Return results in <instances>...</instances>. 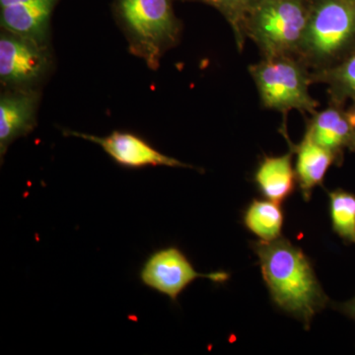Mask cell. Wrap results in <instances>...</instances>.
<instances>
[{
	"label": "cell",
	"instance_id": "obj_4",
	"mask_svg": "<svg viewBox=\"0 0 355 355\" xmlns=\"http://www.w3.org/2000/svg\"><path fill=\"white\" fill-rule=\"evenodd\" d=\"M311 0H261L248 11L245 35L263 58L295 57L304 37Z\"/></svg>",
	"mask_w": 355,
	"mask_h": 355
},
{
	"label": "cell",
	"instance_id": "obj_10",
	"mask_svg": "<svg viewBox=\"0 0 355 355\" xmlns=\"http://www.w3.org/2000/svg\"><path fill=\"white\" fill-rule=\"evenodd\" d=\"M60 0H27L0 8L1 30L51 44V21Z\"/></svg>",
	"mask_w": 355,
	"mask_h": 355
},
{
	"label": "cell",
	"instance_id": "obj_22",
	"mask_svg": "<svg viewBox=\"0 0 355 355\" xmlns=\"http://www.w3.org/2000/svg\"><path fill=\"white\" fill-rule=\"evenodd\" d=\"M350 1H354V2H355V0H350Z\"/></svg>",
	"mask_w": 355,
	"mask_h": 355
},
{
	"label": "cell",
	"instance_id": "obj_6",
	"mask_svg": "<svg viewBox=\"0 0 355 355\" xmlns=\"http://www.w3.org/2000/svg\"><path fill=\"white\" fill-rule=\"evenodd\" d=\"M53 64L51 44L1 30L0 83L2 89H41Z\"/></svg>",
	"mask_w": 355,
	"mask_h": 355
},
{
	"label": "cell",
	"instance_id": "obj_8",
	"mask_svg": "<svg viewBox=\"0 0 355 355\" xmlns=\"http://www.w3.org/2000/svg\"><path fill=\"white\" fill-rule=\"evenodd\" d=\"M65 137H74L98 144L116 164L130 169L165 166L171 168L197 169L193 165L186 164L171 156L160 153L148 141L139 135L130 132L114 130L106 137L64 130Z\"/></svg>",
	"mask_w": 355,
	"mask_h": 355
},
{
	"label": "cell",
	"instance_id": "obj_7",
	"mask_svg": "<svg viewBox=\"0 0 355 355\" xmlns=\"http://www.w3.org/2000/svg\"><path fill=\"white\" fill-rule=\"evenodd\" d=\"M200 277L224 284L230 275L226 272H198L188 257L174 246L151 254L139 272L140 282L144 286L167 296L173 302H177L182 292Z\"/></svg>",
	"mask_w": 355,
	"mask_h": 355
},
{
	"label": "cell",
	"instance_id": "obj_1",
	"mask_svg": "<svg viewBox=\"0 0 355 355\" xmlns=\"http://www.w3.org/2000/svg\"><path fill=\"white\" fill-rule=\"evenodd\" d=\"M272 302L309 329L313 319L328 306V296L317 279L310 259L286 238L251 242Z\"/></svg>",
	"mask_w": 355,
	"mask_h": 355
},
{
	"label": "cell",
	"instance_id": "obj_12",
	"mask_svg": "<svg viewBox=\"0 0 355 355\" xmlns=\"http://www.w3.org/2000/svg\"><path fill=\"white\" fill-rule=\"evenodd\" d=\"M306 132L319 146L336 156L338 164L343 161L345 148L354 151L352 127L345 112L340 108L338 104L331 102L328 108L313 114L312 119L308 121Z\"/></svg>",
	"mask_w": 355,
	"mask_h": 355
},
{
	"label": "cell",
	"instance_id": "obj_19",
	"mask_svg": "<svg viewBox=\"0 0 355 355\" xmlns=\"http://www.w3.org/2000/svg\"><path fill=\"white\" fill-rule=\"evenodd\" d=\"M345 114H347V120H349L350 127H352V135H354V146L355 151V104L349 111L345 112Z\"/></svg>",
	"mask_w": 355,
	"mask_h": 355
},
{
	"label": "cell",
	"instance_id": "obj_16",
	"mask_svg": "<svg viewBox=\"0 0 355 355\" xmlns=\"http://www.w3.org/2000/svg\"><path fill=\"white\" fill-rule=\"evenodd\" d=\"M331 228L343 242L355 245V195L336 189L328 193Z\"/></svg>",
	"mask_w": 355,
	"mask_h": 355
},
{
	"label": "cell",
	"instance_id": "obj_5",
	"mask_svg": "<svg viewBox=\"0 0 355 355\" xmlns=\"http://www.w3.org/2000/svg\"><path fill=\"white\" fill-rule=\"evenodd\" d=\"M263 108L314 114L319 103L310 95V70L297 58H263L249 67Z\"/></svg>",
	"mask_w": 355,
	"mask_h": 355
},
{
	"label": "cell",
	"instance_id": "obj_21",
	"mask_svg": "<svg viewBox=\"0 0 355 355\" xmlns=\"http://www.w3.org/2000/svg\"><path fill=\"white\" fill-rule=\"evenodd\" d=\"M261 1V0H247L248 11H249L250 9L252 8V7L256 6V4H258L259 2Z\"/></svg>",
	"mask_w": 355,
	"mask_h": 355
},
{
	"label": "cell",
	"instance_id": "obj_13",
	"mask_svg": "<svg viewBox=\"0 0 355 355\" xmlns=\"http://www.w3.org/2000/svg\"><path fill=\"white\" fill-rule=\"evenodd\" d=\"M293 151L280 156H265L254 174V182L266 200L282 203L287 200L297 184L295 169L292 165Z\"/></svg>",
	"mask_w": 355,
	"mask_h": 355
},
{
	"label": "cell",
	"instance_id": "obj_11",
	"mask_svg": "<svg viewBox=\"0 0 355 355\" xmlns=\"http://www.w3.org/2000/svg\"><path fill=\"white\" fill-rule=\"evenodd\" d=\"M282 135L288 142L289 148L296 154L297 184L305 202H309L315 188L323 184L331 166L338 164L336 156L315 142L307 132L298 144L289 140L286 125L282 127Z\"/></svg>",
	"mask_w": 355,
	"mask_h": 355
},
{
	"label": "cell",
	"instance_id": "obj_15",
	"mask_svg": "<svg viewBox=\"0 0 355 355\" xmlns=\"http://www.w3.org/2000/svg\"><path fill=\"white\" fill-rule=\"evenodd\" d=\"M312 83L328 86L331 102L340 105L347 98L355 100V50L329 69L310 71Z\"/></svg>",
	"mask_w": 355,
	"mask_h": 355
},
{
	"label": "cell",
	"instance_id": "obj_14",
	"mask_svg": "<svg viewBox=\"0 0 355 355\" xmlns=\"http://www.w3.org/2000/svg\"><path fill=\"white\" fill-rule=\"evenodd\" d=\"M243 224L261 241H273L282 237L284 212L282 203L254 198L243 212Z\"/></svg>",
	"mask_w": 355,
	"mask_h": 355
},
{
	"label": "cell",
	"instance_id": "obj_2",
	"mask_svg": "<svg viewBox=\"0 0 355 355\" xmlns=\"http://www.w3.org/2000/svg\"><path fill=\"white\" fill-rule=\"evenodd\" d=\"M113 13L128 51L149 69L157 70L165 53L181 41L183 25L173 0H114Z\"/></svg>",
	"mask_w": 355,
	"mask_h": 355
},
{
	"label": "cell",
	"instance_id": "obj_9",
	"mask_svg": "<svg viewBox=\"0 0 355 355\" xmlns=\"http://www.w3.org/2000/svg\"><path fill=\"white\" fill-rule=\"evenodd\" d=\"M41 89H2L0 95V158L3 162L9 146L27 137L37 127Z\"/></svg>",
	"mask_w": 355,
	"mask_h": 355
},
{
	"label": "cell",
	"instance_id": "obj_17",
	"mask_svg": "<svg viewBox=\"0 0 355 355\" xmlns=\"http://www.w3.org/2000/svg\"><path fill=\"white\" fill-rule=\"evenodd\" d=\"M184 2H198L216 8L222 14L234 33L238 50L243 51L246 42L245 19L248 12L247 0H180Z\"/></svg>",
	"mask_w": 355,
	"mask_h": 355
},
{
	"label": "cell",
	"instance_id": "obj_18",
	"mask_svg": "<svg viewBox=\"0 0 355 355\" xmlns=\"http://www.w3.org/2000/svg\"><path fill=\"white\" fill-rule=\"evenodd\" d=\"M336 309L355 321V297L347 302L342 303V304L336 305Z\"/></svg>",
	"mask_w": 355,
	"mask_h": 355
},
{
	"label": "cell",
	"instance_id": "obj_3",
	"mask_svg": "<svg viewBox=\"0 0 355 355\" xmlns=\"http://www.w3.org/2000/svg\"><path fill=\"white\" fill-rule=\"evenodd\" d=\"M355 50V2L311 0L309 18L296 58L310 71L329 69Z\"/></svg>",
	"mask_w": 355,
	"mask_h": 355
},
{
	"label": "cell",
	"instance_id": "obj_20",
	"mask_svg": "<svg viewBox=\"0 0 355 355\" xmlns=\"http://www.w3.org/2000/svg\"><path fill=\"white\" fill-rule=\"evenodd\" d=\"M27 1V0H0V8H4V7L15 6V4L23 3V2Z\"/></svg>",
	"mask_w": 355,
	"mask_h": 355
}]
</instances>
